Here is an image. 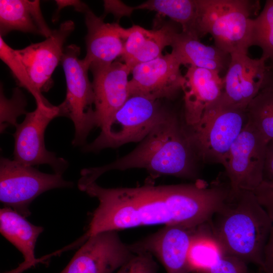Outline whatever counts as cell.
<instances>
[{"instance_id": "2e32d148", "label": "cell", "mask_w": 273, "mask_h": 273, "mask_svg": "<svg viewBox=\"0 0 273 273\" xmlns=\"http://www.w3.org/2000/svg\"><path fill=\"white\" fill-rule=\"evenodd\" d=\"M90 70L93 76L97 126L101 128L129 97L128 76L130 71L125 63L118 61Z\"/></svg>"}, {"instance_id": "d590c367", "label": "cell", "mask_w": 273, "mask_h": 273, "mask_svg": "<svg viewBox=\"0 0 273 273\" xmlns=\"http://www.w3.org/2000/svg\"><path fill=\"white\" fill-rule=\"evenodd\" d=\"M269 66H270V67L271 70H272V72H273V66H270V65H269Z\"/></svg>"}, {"instance_id": "5bb4252c", "label": "cell", "mask_w": 273, "mask_h": 273, "mask_svg": "<svg viewBox=\"0 0 273 273\" xmlns=\"http://www.w3.org/2000/svg\"><path fill=\"white\" fill-rule=\"evenodd\" d=\"M165 225L156 232L131 244L134 253L145 252L156 257L167 273H190L189 254L196 229Z\"/></svg>"}, {"instance_id": "4dcf8cb0", "label": "cell", "mask_w": 273, "mask_h": 273, "mask_svg": "<svg viewBox=\"0 0 273 273\" xmlns=\"http://www.w3.org/2000/svg\"><path fill=\"white\" fill-rule=\"evenodd\" d=\"M252 192L273 222V181L263 180Z\"/></svg>"}, {"instance_id": "277c9868", "label": "cell", "mask_w": 273, "mask_h": 273, "mask_svg": "<svg viewBox=\"0 0 273 273\" xmlns=\"http://www.w3.org/2000/svg\"><path fill=\"white\" fill-rule=\"evenodd\" d=\"M195 36L210 34L214 46L230 55L248 53L252 45L253 19L258 1L196 0Z\"/></svg>"}, {"instance_id": "d6a6232c", "label": "cell", "mask_w": 273, "mask_h": 273, "mask_svg": "<svg viewBox=\"0 0 273 273\" xmlns=\"http://www.w3.org/2000/svg\"><path fill=\"white\" fill-rule=\"evenodd\" d=\"M259 268L264 273H273V226L264 249L262 266Z\"/></svg>"}, {"instance_id": "836d02e7", "label": "cell", "mask_w": 273, "mask_h": 273, "mask_svg": "<svg viewBox=\"0 0 273 273\" xmlns=\"http://www.w3.org/2000/svg\"><path fill=\"white\" fill-rule=\"evenodd\" d=\"M263 180L273 181V160L264 162Z\"/></svg>"}, {"instance_id": "8d00e7d4", "label": "cell", "mask_w": 273, "mask_h": 273, "mask_svg": "<svg viewBox=\"0 0 273 273\" xmlns=\"http://www.w3.org/2000/svg\"><path fill=\"white\" fill-rule=\"evenodd\" d=\"M270 84L273 86V79L272 80Z\"/></svg>"}, {"instance_id": "3957f363", "label": "cell", "mask_w": 273, "mask_h": 273, "mask_svg": "<svg viewBox=\"0 0 273 273\" xmlns=\"http://www.w3.org/2000/svg\"><path fill=\"white\" fill-rule=\"evenodd\" d=\"M209 223L224 255L261 267L273 222L252 192H231Z\"/></svg>"}, {"instance_id": "7402d4cb", "label": "cell", "mask_w": 273, "mask_h": 273, "mask_svg": "<svg viewBox=\"0 0 273 273\" xmlns=\"http://www.w3.org/2000/svg\"><path fill=\"white\" fill-rule=\"evenodd\" d=\"M12 31L49 37L52 33L46 22L39 1L1 0L0 33L3 36Z\"/></svg>"}, {"instance_id": "d4e9b609", "label": "cell", "mask_w": 273, "mask_h": 273, "mask_svg": "<svg viewBox=\"0 0 273 273\" xmlns=\"http://www.w3.org/2000/svg\"><path fill=\"white\" fill-rule=\"evenodd\" d=\"M246 113L247 121L268 143L273 140V86L263 88L249 103Z\"/></svg>"}, {"instance_id": "8fae6325", "label": "cell", "mask_w": 273, "mask_h": 273, "mask_svg": "<svg viewBox=\"0 0 273 273\" xmlns=\"http://www.w3.org/2000/svg\"><path fill=\"white\" fill-rule=\"evenodd\" d=\"M267 60L250 58L247 54H231V61L223 78V88L219 100L233 107L246 109L249 103L270 84L273 73Z\"/></svg>"}, {"instance_id": "f1b7e54d", "label": "cell", "mask_w": 273, "mask_h": 273, "mask_svg": "<svg viewBox=\"0 0 273 273\" xmlns=\"http://www.w3.org/2000/svg\"><path fill=\"white\" fill-rule=\"evenodd\" d=\"M158 264L149 253L141 252L134 255L116 273H157Z\"/></svg>"}, {"instance_id": "6da1fadb", "label": "cell", "mask_w": 273, "mask_h": 273, "mask_svg": "<svg viewBox=\"0 0 273 273\" xmlns=\"http://www.w3.org/2000/svg\"><path fill=\"white\" fill-rule=\"evenodd\" d=\"M80 190L99 201L84 240L101 232L141 226L197 227L210 220L225 198L218 184L199 179L191 184L116 188L94 182Z\"/></svg>"}, {"instance_id": "ffe728a7", "label": "cell", "mask_w": 273, "mask_h": 273, "mask_svg": "<svg viewBox=\"0 0 273 273\" xmlns=\"http://www.w3.org/2000/svg\"><path fill=\"white\" fill-rule=\"evenodd\" d=\"M43 228L34 225L10 207L0 210V232L22 254L24 260L14 270L6 273H22L38 262L35 256L37 239Z\"/></svg>"}, {"instance_id": "e575fe53", "label": "cell", "mask_w": 273, "mask_h": 273, "mask_svg": "<svg viewBox=\"0 0 273 273\" xmlns=\"http://www.w3.org/2000/svg\"><path fill=\"white\" fill-rule=\"evenodd\" d=\"M255 273H264V272L260 268H259V271Z\"/></svg>"}, {"instance_id": "8992f818", "label": "cell", "mask_w": 273, "mask_h": 273, "mask_svg": "<svg viewBox=\"0 0 273 273\" xmlns=\"http://www.w3.org/2000/svg\"><path fill=\"white\" fill-rule=\"evenodd\" d=\"M172 112L162 105L160 100L130 96L101 128L96 139L84 147V151L95 152L105 148H117L130 142H141Z\"/></svg>"}, {"instance_id": "1f68e13d", "label": "cell", "mask_w": 273, "mask_h": 273, "mask_svg": "<svg viewBox=\"0 0 273 273\" xmlns=\"http://www.w3.org/2000/svg\"><path fill=\"white\" fill-rule=\"evenodd\" d=\"M105 13H111L116 17L129 16L134 11L133 7H130L118 1H104Z\"/></svg>"}, {"instance_id": "ba28073f", "label": "cell", "mask_w": 273, "mask_h": 273, "mask_svg": "<svg viewBox=\"0 0 273 273\" xmlns=\"http://www.w3.org/2000/svg\"><path fill=\"white\" fill-rule=\"evenodd\" d=\"M72 182L62 175L48 174L32 166L2 157L0 161V201L5 206L26 218L29 206L41 194L56 188L72 187Z\"/></svg>"}, {"instance_id": "9c48e42d", "label": "cell", "mask_w": 273, "mask_h": 273, "mask_svg": "<svg viewBox=\"0 0 273 273\" xmlns=\"http://www.w3.org/2000/svg\"><path fill=\"white\" fill-rule=\"evenodd\" d=\"M268 142L248 121L231 147L223 166L232 194L252 192L263 179Z\"/></svg>"}, {"instance_id": "83f0119b", "label": "cell", "mask_w": 273, "mask_h": 273, "mask_svg": "<svg viewBox=\"0 0 273 273\" xmlns=\"http://www.w3.org/2000/svg\"><path fill=\"white\" fill-rule=\"evenodd\" d=\"M26 105V98L19 87L14 89L12 97L8 99L5 96L3 88L1 87V132L10 126L16 127L18 124V117L27 113L25 110Z\"/></svg>"}, {"instance_id": "44dd1931", "label": "cell", "mask_w": 273, "mask_h": 273, "mask_svg": "<svg viewBox=\"0 0 273 273\" xmlns=\"http://www.w3.org/2000/svg\"><path fill=\"white\" fill-rule=\"evenodd\" d=\"M172 53L181 65L214 70H227L231 55L215 46H207L185 32L175 31L170 46Z\"/></svg>"}, {"instance_id": "4316f807", "label": "cell", "mask_w": 273, "mask_h": 273, "mask_svg": "<svg viewBox=\"0 0 273 273\" xmlns=\"http://www.w3.org/2000/svg\"><path fill=\"white\" fill-rule=\"evenodd\" d=\"M0 58L9 67L20 86L25 88L34 97L36 105L50 103L36 88L16 50L10 47L0 36Z\"/></svg>"}, {"instance_id": "e0dca14e", "label": "cell", "mask_w": 273, "mask_h": 273, "mask_svg": "<svg viewBox=\"0 0 273 273\" xmlns=\"http://www.w3.org/2000/svg\"><path fill=\"white\" fill-rule=\"evenodd\" d=\"M87 28L86 56L89 70L109 65L122 56L129 33L118 23H106L88 7L83 12Z\"/></svg>"}, {"instance_id": "9a60e30c", "label": "cell", "mask_w": 273, "mask_h": 273, "mask_svg": "<svg viewBox=\"0 0 273 273\" xmlns=\"http://www.w3.org/2000/svg\"><path fill=\"white\" fill-rule=\"evenodd\" d=\"M71 20L62 23L58 28L53 30L52 34L41 42L16 51L37 89L46 92L51 87L52 75L61 62L64 44L74 30Z\"/></svg>"}, {"instance_id": "484cf974", "label": "cell", "mask_w": 273, "mask_h": 273, "mask_svg": "<svg viewBox=\"0 0 273 273\" xmlns=\"http://www.w3.org/2000/svg\"><path fill=\"white\" fill-rule=\"evenodd\" d=\"M252 45L260 47L261 57L273 66V0L266 1L259 15L253 19Z\"/></svg>"}, {"instance_id": "4fadbf2b", "label": "cell", "mask_w": 273, "mask_h": 273, "mask_svg": "<svg viewBox=\"0 0 273 273\" xmlns=\"http://www.w3.org/2000/svg\"><path fill=\"white\" fill-rule=\"evenodd\" d=\"M181 64L172 53H166L136 65L128 82L129 96L140 95L154 100L172 99L183 90L186 82Z\"/></svg>"}, {"instance_id": "603a6c76", "label": "cell", "mask_w": 273, "mask_h": 273, "mask_svg": "<svg viewBox=\"0 0 273 273\" xmlns=\"http://www.w3.org/2000/svg\"><path fill=\"white\" fill-rule=\"evenodd\" d=\"M224 255L214 236L209 222L198 226L194 236L189 254L192 272L206 269Z\"/></svg>"}, {"instance_id": "52a82bcc", "label": "cell", "mask_w": 273, "mask_h": 273, "mask_svg": "<svg viewBox=\"0 0 273 273\" xmlns=\"http://www.w3.org/2000/svg\"><path fill=\"white\" fill-rule=\"evenodd\" d=\"M80 49L71 44L64 49L61 60L66 82V95L59 106L60 116L73 121L74 146L84 144L91 130L97 126L95 113V96L92 83L88 75L89 66L79 58Z\"/></svg>"}, {"instance_id": "d6986e66", "label": "cell", "mask_w": 273, "mask_h": 273, "mask_svg": "<svg viewBox=\"0 0 273 273\" xmlns=\"http://www.w3.org/2000/svg\"><path fill=\"white\" fill-rule=\"evenodd\" d=\"M122 60L131 71L136 65L152 60L162 55L170 46L175 28L169 24L149 30L138 25L128 28Z\"/></svg>"}, {"instance_id": "7c38bea8", "label": "cell", "mask_w": 273, "mask_h": 273, "mask_svg": "<svg viewBox=\"0 0 273 273\" xmlns=\"http://www.w3.org/2000/svg\"><path fill=\"white\" fill-rule=\"evenodd\" d=\"M134 254L117 231L101 232L84 241L60 273H113Z\"/></svg>"}, {"instance_id": "5b68a950", "label": "cell", "mask_w": 273, "mask_h": 273, "mask_svg": "<svg viewBox=\"0 0 273 273\" xmlns=\"http://www.w3.org/2000/svg\"><path fill=\"white\" fill-rule=\"evenodd\" d=\"M247 123L246 109L226 105L219 99L206 109L199 121L184 124V127L198 160L222 165Z\"/></svg>"}, {"instance_id": "30bf717a", "label": "cell", "mask_w": 273, "mask_h": 273, "mask_svg": "<svg viewBox=\"0 0 273 273\" xmlns=\"http://www.w3.org/2000/svg\"><path fill=\"white\" fill-rule=\"evenodd\" d=\"M59 116V106L51 104L36 105L33 111L27 112L23 122L16 126L13 134L14 160L31 166L48 164L56 173L62 175L68 166L67 162L48 151L44 141V134L48 124Z\"/></svg>"}, {"instance_id": "f546056e", "label": "cell", "mask_w": 273, "mask_h": 273, "mask_svg": "<svg viewBox=\"0 0 273 273\" xmlns=\"http://www.w3.org/2000/svg\"><path fill=\"white\" fill-rule=\"evenodd\" d=\"M197 273H250L247 264L242 260L224 255L209 267Z\"/></svg>"}, {"instance_id": "ac0fdd59", "label": "cell", "mask_w": 273, "mask_h": 273, "mask_svg": "<svg viewBox=\"0 0 273 273\" xmlns=\"http://www.w3.org/2000/svg\"><path fill=\"white\" fill-rule=\"evenodd\" d=\"M184 124L197 123L206 109L221 97L223 78L216 71L189 66L184 75Z\"/></svg>"}, {"instance_id": "7a4b0ae2", "label": "cell", "mask_w": 273, "mask_h": 273, "mask_svg": "<svg viewBox=\"0 0 273 273\" xmlns=\"http://www.w3.org/2000/svg\"><path fill=\"white\" fill-rule=\"evenodd\" d=\"M197 161L187 137L184 123L172 111L127 155L107 165L82 169L78 187L80 189L96 182L107 171L130 168H144L156 174L195 179Z\"/></svg>"}, {"instance_id": "cb8c5ba5", "label": "cell", "mask_w": 273, "mask_h": 273, "mask_svg": "<svg viewBox=\"0 0 273 273\" xmlns=\"http://www.w3.org/2000/svg\"><path fill=\"white\" fill-rule=\"evenodd\" d=\"M133 7L134 10L147 9L168 17L181 25L182 32L196 37L195 32L197 16L196 0H150Z\"/></svg>"}]
</instances>
